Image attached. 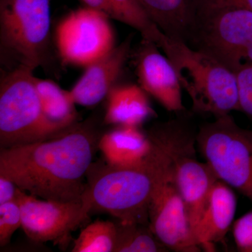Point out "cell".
Here are the masks:
<instances>
[{"label":"cell","mask_w":252,"mask_h":252,"mask_svg":"<svg viewBox=\"0 0 252 252\" xmlns=\"http://www.w3.org/2000/svg\"><path fill=\"white\" fill-rule=\"evenodd\" d=\"M80 1L85 7L97 10L107 15L110 18L111 7L109 0H80Z\"/></svg>","instance_id":"cell-26"},{"label":"cell","mask_w":252,"mask_h":252,"mask_svg":"<svg viewBox=\"0 0 252 252\" xmlns=\"http://www.w3.org/2000/svg\"><path fill=\"white\" fill-rule=\"evenodd\" d=\"M195 140L218 180L252 202V130L239 126L228 114L203 124Z\"/></svg>","instance_id":"cell-6"},{"label":"cell","mask_w":252,"mask_h":252,"mask_svg":"<svg viewBox=\"0 0 252 252\" xmlns=\"http://www.w3.org/2000/svg\"><path fill=\"white\" fill-rule=\"evenodd\" d=\"M133 34H129L107 54L86 67L70 91L76 104L94 107L107 97L130 58Z\"/></svg>","instance_id":"cell-12"},{"label":"cell","mask_w":252,"mask_h":252,"mask_svg":"<svg viewBox=\"0 0 252 252\" xmlns=\"http://www.w3.org/2000/svg\"><path fill=\"white\" fill-rule=\"evenodd\" d=\"M194 149L191 147L178 156L174 169L175 183L185 203L193 234L206 208L212 187L218 180L206 162L198 161L194 158Z\"/></svg>","instance_id":"cell-13"},{"label":"cell","mask_w":252,"mask_h":252,"mask_svg":"<svg viewBox=\"0 0 252 252\" xmlns=\"http://www.w3.org/2000/svg\"><path fill=\"white\" fill-rule=\"evenodd\" d=\"M16 200L21 208V228L36 243H65L71 233L87 220L93 208L87 189L80 203L41 200L20 188Z\"/></svg>","instance_id":"cell-9"},{"label":"cell","mask_w":252,"mask_h":252,"mask_svg":"<svg viewBox=\"0 0 252 252\" xmlns=\"http://www.w3.org/2000/svg\"><path fill=\"white\" fill-rule=\"evenodd\" d=\"M252 43V11L198 1L189 46L235 73L242 51Z\"/></svg>","instance_id":"cell-7"},{"label":"cell","mask_w":252,"mask_h":252,"mask_svg":"<svg viewBox=\"0 0 252 252\" xmlns=\"http://www.w3.org/2000/svg\"><path fill=\"white\" fill-rule=\"evenodd\" d=\"M235 74L240 111L252 120V65L244 66Z\"/></svg>","instance_id":"cell-23"},{"label":"cell","mask_w":252,"mask_h":252,"mask_svg":"<svg viewBox=\"0 0 252 252\" xmlns=\"http://www.w3.org/2000/svg\"><path fill=\"white\" fill-rule=\"evenodd\" d=\"M152 142L138 127L119 126L104 133L98 142V149L107 165L116 167L133 166L148 156Z\"/></svg>","instance_id":"cell-15"},{"label":"cell","mask_w":252,"mask_h":252,"mask_svg":"<svg viewBox=\"0 0 252 252\" xmlns=\"http://www.w3.org/2000/svg\"><path fill=\"white\" fill-rule=\"evenodd\" d=\"M117 223L97 220L81 230L72 252H114L117 243Z\"/></svg>","instance_id":"cell-21"},{"label":"cell","mask_w":252,"mask_h":252,"mask_svg":"<svg viewBox=\"0 0 252 252\" xmlns=\"http://www.w3.org/2000/svg\"><path fill=\"white\" fill-rule=\"evenodd\" d=\"M99 138L89 120L46 140L0 149V175L38 198L80 203Z\"/></svg>","instance_id":"cell-1"},{"label":"cell","mask_w":252,"mask_h":252,"mask_svg":"<svg viewBox=\"0 0 252 252\" xmlns=\"http://www.w3.org/2000/svg\"><path fill=\"white\" fill-rule=\"evenodd\" d=\"M149 18L170 39L187 43L196 15L197 0H138Z\"/></svg>","instance_id":"cell-17"},{"label":"cell","mask_w":252,"mask_h":252,"mask_svg":"<svg viewBox=\"0 0 252 252\" xmlns=\"http://www.w3.org/2000/svg\"><path fill=\"white\" fill-rule=\"evenodd\" d=\"M18 189L13 181L0 175V205L16 200Z\"/></svg>","instance_id":"cell-25"},{"label":"cell","mask_w":252,"mask_h":252,"mask_svg":"<svg viewBox=\"0 0 252 252\" xmlns=\"http://www.w3.org/2000/svg\"><path fill=\"white\" fill-rule=\"evenodd\" d=\"M233 235L239 252H252V212L235 220Z\"/></svg>","instance_id":"cell-24"},{"label":"cell","mask_w":252,"mask_h":252,"mask_svg":"<svg viewBox=\"0 0 252 252\" xmlns=\"http://www.w3.org/2000/svg\"><path fill=\"white\" fill-rule=\"evenodd\" d=\"M174 169L158 189L149 205V228L167 250L200 252L185 203L175 183Z\"/></svg>","instance_id":"cell-10"},{"label":"cell","mask_w":252,"mask_h":252,"mask_svg":"<svg viewBox=\"0 0 252 252\" xmlns=\"http://www.w3.org/2000/svg\"><path fill=\"white\" fill-rule=\"evenodd\" d=\"M35 86L43 113L51 124L63 131L77 124L79 114L70 91L64 90L54 81L36 77Z\"/></svg>","instance_id":"cell-18"},{"label":"cell","mask_w":252,"mask_h":252,"mask_svg":"<svg viewBox=\"0 0 252 252\" xmlns=\"http://www.w3.org/2000/svg\"><path fill=\"white\" fill-rule=\"evenodd\" d=\"M52 0H0L1 72L51 69L58 58L51 33Z\"/></svg>","instance_id":"cell-3"},{"label":"cell","mask_w":252,"mask_h":252,"mask_svg":"<svg viewBox=\"0 0 252 252\" xmlns=\"http://www.w3.org/2000/svg\"><path fill=\"white\" fill-rule=\"evenodd\" d=\"M148 135L152 148L133 166L116 167L106 163L88 171L87 192L92 210L107 212L124 223L149 224L152 198L175 167L176 158L194 147L196 133L189 120L176 119L154 126Z\"/></svg>","instance_id":"cell-2"},{"label":"cell","mask_w":252,"mask_h":252,"mask_svg":"<svg viewBox=\"0 0 252 252\" xmlns=\"http://www.w3.org/2000/svg\"><path fill=\"white\" fill-rule=\"evenodd\" d=\"M117 243L114 252H162L167 249L157 238L149 224L117 223Z\"/></svg>","instance_id":"cell-20"},{"label":"cell","mask_w":252,"mask_h":252,"mask_svg":"<svg viewBox=\"0 0 252 252\" xmlns=\"http://www.w3.org/2000/svg\"><path fill=\"white\" fill-rule=\"evenodd\" d=\"M248 65H252V43L245 47L242 51L239 59L238 70L240 68Z\"/></svg>","instance_id":"cell-28"},{"label":"cell","mask_w":252,"mask_h":252,"mask_svg":"<svg viewBox=\"0 0 252 252\" xmlns=\"http://www.w3.org/2000/svg\"><path fill=\"white\" fill-rule=\"evenodd\" d=\"M236 207V196L233 189L224 182L217 180L194 232L201 250L216 251V245L225 240L233 224Z\"/></svg>","instance_id":"cell-14"},{"label":"cell","mask_w":252,"mask_h":252,"mask_svg":"<svg viewBox=\"0 0 252 252\" xmlns=\"http://www.w3.org/2000/svg\"><path fill=\"white\" fill-rule=\"evenodd\" d=\"M202 2L230 5L252 11V0H198Z\"/></svg>","instance_id":"cell-27"},{"label":"cell","mask_w":252,"mask_h":252,"mask_svg":"<svg viewBox=\"0 0 252 252\" xmlns=\"http://www.w3.org/2000/svg\"><path fill=\"white\" fill-rule=\"evenodd\" d=\"M22 227V219L17 200L0 205V246H6L15 232Z\"/></svg>","instance_id":"cell-22"},{"label":"cell","mask_w":252,"mask_h":252,"mask_svg":"<svg viewBox=\"0 0 252 252\" xmlns=\"http://www.w3.org/2000/svg\"><path fill=\"white\" fill-rule=\"evenodd\" d=\"M103 122L106 125L140 127L156 115L147 94L140 85L114 86L107 97Z\"/></svg>","instance_id":"cell-16"},{"label":"cell","mask_w":252,"mask_h":252,"mask_svg":"<svg viewBox=\"0 0 252 252\" xmlns=\"http://www.w3.org/2000/svg\"><path fill=\"white\" fill-rule=\"evenodd\" d=\"M161 50L175 68L194 112L218 117L240 111L234 72L184 41L168 38Z\"/></svg>","instance_id":"cell-4"},{"label":"cell","mask_w":252,"mask_h":252,"mask_svg":"<svg viewBox=\"0 0 252 252\" xmlns=\"http://www.w3.org/2000/svg\"><path fill=\"white\" fill-rule=\"evenodd\" d=\"M61 132L43 113L33 71L1 72L0 148L46 140Z\"/></svg>","instance_id":"cell-5"},{"label":"cell","mask_w":252,"mask_h":252,"mask_svg":"<svg viewBox=\"0 0 252 252\" xmlns=\"http://www.w3.org/2000/svg\"><path fill=\"white\" fill-rule=\"evenodd\" d=\"M110 19L104 13L85 6L64 16L54 34L61 64L87 67L110 51L116 46Z\"/></svg>","instance_id":"cell-8"},{"label":"cell","mask_w":252,"mask_h":252,"mask_svg":"<svg viewBox=\"0 0 252 252\" xmlns=\"http://www.w3.org/2000/svg\"><path fill=\"white\" fill-rule=\"evenodd\" d=\"M111 19L138 31L142 39L152 41L161 49L168 37L152 21L138 0H109Z\"/></svg>","instance_id":"cell-19"},{"label":"cell","mask_w":252,"mask_h":252,"mask_svg":"<svg viewBox=\"0 0 252 252\" xmlns=\"http://www.w3.org/2000/svg\"><path fill=\"white\" fill-rule=\"evenodd\" d=\"M135 52V72L140 87L169 112H183V89L170 60L157 44L142 38Z\"/></svg>","instance_id":"cell-11"}]
</instances>
